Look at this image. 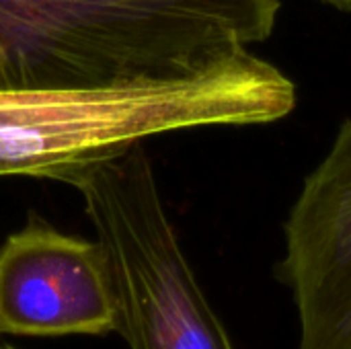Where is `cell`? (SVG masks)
I'll use <instances>...</instances> for the list:
<instances>
[{
	"label": "cell",
	"instance_id": "obj_1",
	"mask_svg": "<svg viewBox=\"0 0 351 349\" xmlns=\"http://www.w3.org/2000/svg\"><path fill=\"white\" fill-rule=\"evenodd\" d=\"M280 0H0V93L189 78L271 37Z\"/></svg>",
	"mask_w": 351,
	"mask_h": 349
},
{
	"label": "cell",
	"instance_id": "obj_2",
	"mask_svg": "<svg viewBox=\"0 0 351 349\" xmlns=\"http://www.w3.org/2000/svg\"><path fill=\"white\" fill-rule=\"evenodd\" d=\"M294 107V82L251 51L179 80L0 93V177L64 181L158 134L271 123Z\"/></svg>",
	"mask_w": 351,
	"mask_h": 349
},
{
	"label": "cell",
	"instance_id": "obj_3",
	"mask_svg": "<svg viewBox=\"0 0 351 349\" xmlns=\"http://www.w3.org/2000/svg\"><path fill=\"white\" fill-rule=\"evenodd\" d=\"M101 243L130 349H234L169 220L142 144L72 173Z\"/></svg>",
	"mask_w": 351,
	"mask_h": 349
},
{
	"label": "cell",
	"instance_id": "obj_4",
	"mask_svg": "<svg viewBox=\"0 0 351 349\" xmlns=\"http://www.w3.org/2000/svg\"><path fill=\"white\" fill-rule=\"evenodd\" d=\"M117 296L99 241L39 218L0 249V335L62 337L117 331Z\"/></svg>",
	"mask_w": 351,
	"mask_h": 349
},
{
	"label": "cell",
	"instance_id": "obj_5",
	"mask_svg": "<svg viewBox=\"0 0 351 349\" xmlns=\"http://www.w3.org/2000/svg\"><path fill=\"white\" fill-rule=\"evenodd\" d=\"M284 237L278 278L292 290L298 349H351V119L304 179Z\"/></svg>",
	"mask_w": 351,
	"mask_h": 349
},
{
	"label": "cell",
	"instance_id": "obj_6",
	"mask_svg": "<svg viewBox=\"0 0 351 349\" xmlns=\"http://www.w3.org/2000/svg\"><path fill=\"white\" fill-rule=\"evenodd\" d=\"M323 2H327V4H331L335 8H341V10L351 12V0H323Z\"/></svg>",
	"mask_w": 351,
	"mask_h": 349
},
{
	"label": "cell",
	"instance_id": "obj_7",
	"mask_svg": "<svg viewBox=\"0 0 351 349\" xmlns=\"http://www.w3.org/2000/svg\"><path fill=\"white\" fill-rule=\"evenodd\" d=\"M0 349H14V348H12V346H2V344H0Z\"/></svg>",
	"mask_w": 351,
	"mask_h": 349
}]
</instances>
